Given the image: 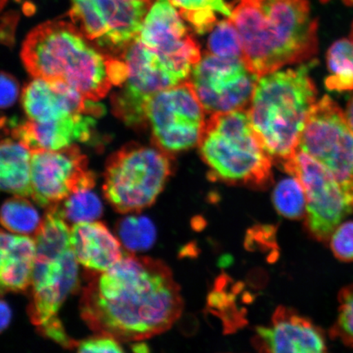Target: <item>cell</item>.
<instances>
[{
	"mask_svg": "<svg viewBox=\"0 0 353 353\" xmlns=\"http://www.w3.org/2000/svg\"><path fill=\"white\" fill-rule=\"evenodd\" d=\"M8 2V0H0V11L3 10L4 6H6V3Z\"/></svg>",
	"mask_w": 353,
	"mask_h": 353,
	"instance_id": "36",
	"label": "cell"
},
{
	"mask_svg": "<svg viewBox=\"0 0 353 353\" xmlns=\"http://www.w3.org/2000/svg\"><path fill=\"white\" fill-rule=\"evenodd\" d=\"M254 345L267 352H323V335L310 321L288 307L276 308L272 323L256 330Z\"/></svg>",
	"mask_w": 353,
	"mask_h": 353,
	"instance_id": "17",
	"label": "cell"
},
{
	"mask_svg": "<svg viewBox=\"0 0 353 353\" xmlns=\"http://www.w3.org/2000/svg\"><path fill=\"white\" fill-rule=\"evenodd\" d=\"M352 41H353V24H352V32H351V38Z\"/></svg>",
	"mask_w": 353,
	"mask_h": 353,
	"instance_id": "38",
	"label": "cell"
},
{
	"mask_svg": "<svg viewBox=\"0 0 353 353\" xmlns=\"http://www.w3.org/2000/svg\"><path fill=\"white\" fill-rule=\"evenodd\" d=\"M273 203L278 213L290 219H299L306 213V195L299 181L290 176L280 181L273 192Z\"/></svg>",
	"mask_w": 353,
	"mask_h": 353,
	"instance_id": "26",
	"label": "cell"
},
{
	"mask_svg": "<svg viewBox=\"0 0 353 353\" xmlns=\"http://www.w3.org/2000/svg\"><path fill=\"white\" fill-rule=\"evenodd\" d=\"M79 309L94 332L139 341L169 330L182 314L183 300L164 262L130 254L108 271L92 272Z\"/></svg>",
	"mask_w": 353,
	"mask_h": 353,
	"instance_id": "1",
	"label": "cell"
},
{
	"mask_svg": "<svg viewBox=\"0 0 353 353\" xmlns=\"http://www.w3.org/2000/svg\"><path fill=\"white\" fill-rule=\"evenodd\" d=\"M140 41L184 79L201 59L200 46L170 0H157L145 16Z\"/></svg>",
	"mask_w": 353,
	"mask_h": 353,
	"instance_id": "15",
	"label": "cell"
},
{
	"mask_svg": "<svg viewBox=\"0 0 353 353\" xmlns=\"http://www.w3.org/2000/svg\"><path fill=\"white\" fill-rule=\"evenodd\" d=\"M322 1H328V0H322ZM347 6H353V0H343Z\"/></svg>",
	"mask_w": 353,
	"mask_h": 353,
	"instance_id": "37",
	"label": "cell"
},
{
	"mask_svg": "<svg viewBox=\"0 0 353 353\" xmlns=\"http://www.w3.org/2000/svg\"><path fill=\"white\" fill-rule=\"evenodd\" d=\"M74 348L79 352H123L120 341L107 335L99 334L98 336L76 342Z\"/></svg>",
	"mask_w": 353,
	"mask_h": 353,
	"instance_id": "31",
	"label": "cell"
},
{
	"mask_svg": "<svg viewBox=\"0 0 353 353\" xmlns=\"http://www.w3.org/2000/svg\"><path fill=\"white\" fill-rule=\"evenodd\" d=\"M121 57L125 61L128 73L121 90L112 94L113 113L127 125L142 127L148 121V107L153 97L185 79L139 38L130 44Z\"/></svg>",
	"mask_w": 353,
	"mask_h": 353,
	"instance_id": "10",
	"label": "cell"
},
{
	"mask_svg": "<svg viewBox=\"0 0 353 353\" xmlns=\"http://www.w3.org/2000/svg\"><path fill=\"white\" fill-rule=\"evenodd\" d=\"M70 242L78 263L92 272L108 271L123 258L121 241L103 223H74Z\"/></svg>",
	"mask_w": 353,
	"mask_h": 353,
	"instance_id": "19",
	"label": "cell"
},
{
	"mask_svg": "<svg viewBox=\"0 0 353 353\" xmlns=\"http://www.w3.org/2000/svg\"><path fill=\"white\" fill-rule=\"evenodd\" d=\"M208 50V54L219 57L243 59L241 37L230 19L218 22L211 30Z\"/></svg>",
	"mask_w": 353,
	"mask_h": 353,
	"instance_id": "28",
	"label": "cell"
},
{
	"mask_svg": "<svg viewBox=\"0 0 353 353\" xmlns=\"http://www.w3.org/2000/svg\"><path fill=\"white\" fill-rule=\"evenodd\" d=\"M314 61L259 79L250 103L252 125L264 148L281 162L296 152L317 91L310 77Z\"/></svg>",
	"mask_w": 353,
	"mask_h": 353,
	"instance_id": "5",
	"label": "cell"
},
{
	"mask_svg": "<svg viewBox=\"0 0 353 353\" xmlns=\"http://www.w3.org/2000/svg\"><path fill=\"white\" fill-rule=\"evenodd\" d=\"M330 239L335 257L344 262L353 261V222L339 224Z\"/></svg>",
	"mask_w": 353,
	"mask_h": 353,
	"instance_id": "30",
	"label": "cell"
},
{
	"mask_svg": "<svg viewBox=\"0 0 353 353\" xmlns=\"http://www.w3.org/2000/svg\"><path fill=\"white\" fill-rule=\"evenodd\" d=\"M21 103L29 120L37 122L56 121L73 114L99 117L105 113L103 105L85 99L66 83L37 78L24 88Z\"/></svg>",
	"mask_w": 353,
	"mask_h": 353,
	"instance_id": "16",
	"label": "cell"
},
{
	"mask_svg": "<svg viewBox=\"0 0 353 353\" xmlns=\"http://www.w3.org/2000/svg\"><path fill=\"white\" fill-rule=\"evenodd\" d=\"M285 170L301 183L306 195V225L317 241L329 240L353 205L336 179L321 163L297 149L282 162Z\"/></svg>",
	"mask_w": 353,
	"mask_h": 353,
	"instance_id": "11",
	"label": "cell"
},
{
	"mask_svg": "<svg viewBox=\"0 0 353 353\" xmlns=\"http://www.w3.org/2000/svg\"><path fill=\"white\" fill-rule=\"evenodd\" d=\"M117 232L123 245L132 253L151 248L157 236L156 227L145 216H128L122 219L117 224Z\"/></svg>",
	"mask_w": 353,
	"mask_h": 353,
	"instance_id": "25",
	"label": "cell"
},
{
	"mask_svg": "<svg viewBox=\"0 0 353 353\" xmlns=\"http://www.w3.org/2000/svg\"><path fill=\"white\" fill-rule=\"evenodd\" d=\"M92 188L82 189L72 194L59 205L61 214L70 222L79 223L92 222L103 214V204Z\"/></svg>",
	"mask_w": 353,
	"mask_h": 353,
	"instance_id": "27",
	"label": "cell"
},
{
	"mask_svg": "<svg viewBox=\"0 0 353 353\" xmlns=\"http://www.w3.org/2000/svg\"><path fill=\"white\" fill-rule=\"evenodd\" d=\"M334 333L353 347V285L343 289L339 294V317Z\"/></svg>",
	"mask_w": 353,
	"mask_h": 353,
	"instance_id": "29",
	"label": "cell"
},
{
	"mask_svg": "<svg viewBox=\"0 0 353 353\" xmlns=\"http://www.w3.org/2000/svg\"><path fill=\"white\" fill-rule=\"evenodd\" d=\"M229 19L239 33L243 60L259 78L316 54L317 22L307 0H241Z\"/></svg>",
	"mask_w": 353,
	"mask_h": 353,
	"instance_id": "2",
	"label": "cell"
},
{
	"mask_svg": "<svg viewBox=\"0 0 353 353\" xmlns=\"http://www.w3.org/2000/svg\"><path fill=\"white\" fill-rule=\"evenodd\" d=\"M298 149L324 165L353 205V132L345 114L325 95L312 108Z\"/></svg>",
	"mask_w": 353,
	"mask_h": 353,
	"instance_id": "8",
	"label": "cell"
},
{
	"mask_svg": "<svg viewBox=\"0 0 353 353\" xmlns=\"http://www.w3.org/2000/svg\"><path fill=\"white\" fill-rule=\"evenodd\" d=\"M12 319V312L6 302L0 299V333L7 329Z\"/></svg>",
	"mask_w": 353,
	"mask_h": 353,
	"instance_id": "33",
	"label": "cell"
},
{
	"mask_svg": "<svg viewBox=\"0 0 353 353\" xmlns=\"http://www.w3.org/2000/svg\"><path fill=\"white\" fill-rule=\"evenodd\" d=\"M170 2L199 34L213 29L218 23V15L230 19L232 13L226 0H170Z\"/></svg>",
	"mask_w": 353,
	"mask_h": 353,
	"instance_id": "22",
	"label": "cell"
},
{
	"mask_svg": "<svg viewBox=\"0 0 353 353\" xmlns=\"http://www.w3.org/2000/svg\"><path fill=\"white\" fill-rule=\"evenodd\" d=\"M69 16L104 54L121 55L139 38L152 0H70Z\"/></svg>",
	"mask_w": 353,
	"mask_h": 353,
	"instance_id": "9",
	"label": "cell"
},
{
	"mask_svg": "<svg viewBox=\"0 0 353 353\" xmlns=\"http://www.w3.org/2000/svg\"><path fill=\"white\" fill-rule=\"evenodd\" d=\"M96 121L85 114H73L59 120L37 122L32 120L15 123L11 135L30 152L59 150L74 143H86L95 132Z\"/></svg>",
	"mask_w": 353,
	"mask_h": 353,
	"instance_id": "18",
	"label": "cell"
},
{
	"mask_svg": "<svg viewBox=\"0 0 353 353\" xmlns=\"http://www.w3.org/2000/svg\"><path fill=\"white\" fill-rule=\"evenodd\" d=\"M32 153V198L39 205L51 208L79 190L94 188L96 176L77 145Z\"/></svg>",
	"mask_w": 353,
	"mask_h": 353,
	"instance_id": "14",
	"label": "cell"
},
{
	"mask_svg": "<svg viewBox=\"0 0 353 353\" xmlns=\"http://www.w3.org/2000/svg\"><path fill=\"white\" fill-rule=\"evenodd\" d=\"M345 114L346 120L348 125L350 126L352 131L353 132V97L350 101H348Z\"/></svg>",
	"mask_w": 353,
	"mask_h": 353,
	"instance_id": "34",
	"label": "cell"
},
{
	"mask_svg": "<svg viewBox=\"0 0 353 353\" xmlns=\"http://www.w3.org/2000/svg\"><path fill=\"white\" fill-rule=\"evenodd\" d=\"M21 57L34 78L63 82L88 100L99 101L113 86L116 57L92 46L68 21H48L37 26L26 37Z\"/></svg>",
	"mask_w": 353,
	"mask_h": 353,
	"instance_id": "3",
	"label": "cell"
},
{
	"mask_svg": "<svg viewBox=\"0 0 353 353\" xmlns=\"http://www.w3.org/2000/svg\"><path fill=\"white\" fill-rule=\"evenodd\" d=\"M37 256L28 315L39 332L60 345L73 348L77 341L65 333L59 311L78 289V261L70 242V229L59 205L48 209L35 233Z\"/></svg>",
	"mask_w": 353,
	"mask_h": 353,
	"instance_id": "4",
	"label": "cell"
},
{
	"mask_svg": "<svg viewBox=\"0 0 353 353\" xmlns=\"http://www.w3.org/2000/svg\"><path fill=\"white\" fill-rule=\"evenodd\" d=\"M330 77L325 86L338 92L353 90V41L343 39L330 48L327 54Z\"/></svg>",
	"mask_w": 353,
	"mask_h": 353,
	"instance_id": "24",
	"label": "cell"
},
{
	"mask_svg": "<svg viewBox=\"0 0 353 353\" xmlns=\"http://www.w3.org/2000/svg\"><path fill=\"white\" fill-rule=\"evenodd\" d=\"M205 112L190 81L157 92L147 117L158 148L169 152L192 148L204 129Z\"/></svg>",
	"mask_w": 353,
	"mask_h": 353,
	"instance_id": "12",
	"label": "cell"
},
{
	"mask_svg": "<svg viewBox=\"0 0 353 353\" xmlns=\"http://www.w3.org/2000/svg\"><path fill=\"white\" fill-rule=\"evenodd\" d=\"M259 79L243 59L207 52L194 66L190 81L205 112L214 114L245 108Z\"/></svg>",
	"mask_w": 353,
	"mask_h": 353,
	"instance_id": "13",
	"label": "cell"
},
{
	"mask_svg": "<svg viewBox=\"0 0 353 353\" xmlns=\"http://www.w3.org/2000/svg\"><path fill=\"white\" fill-rule=\"evenodd\" d=\"M41 223L37 210L26 197L8 199L0 209V223L12 233L34 236Z\"/></svg>",
	"mask_w": 353,
	"mask_h": 353,
	"instance_id": "23",
	"label": "cell"
},
{
	"mask_svg": "<svg viewBox=\"0 0 353 353\" xmlns=\"http://www.w3.org/2000/svg\"><path fill=\"white\" fill-rule=\"evenodd\" d=\"M20 94L19 83L11 74L0 72V109L14 105Z\"/></svg>",
	"mask_w": 353,
	"mask_h": 353,
	"instance_id": "32",
	"label": "cell"
},
{
	"mask_svg": "<svg viewBox=\"0 0 353 353\" xmlns=\"http://www.w3.org/2000/svg\"><path fill=\"white\" fill-rule=\"evenodd\" d=\"M16 122L14 121H8L6 117L0 116V132L10 131L8 127H12Z\"/></svg>",
	"mask_w": 353,
	"mask_h": 353,
	"instance_id": "35",
	"label": "cell"
},
{
	"mask_svg": "<svg viewBox=\"0 0 353 353\" xmlns=\"http://www.w3.org/2000/svg\"><path fill=\"white\" fill-rule=\"evenodd\" d=\"M35 256L34 238L0 229V294L21 292L32 285Z\"/></svg>",
	"mask_w": 353,
	"mask_h": 353,
	"instance_id": "20",
	"label": "cell"
},
{
	"mask_svg": "<svg viewBox=\"0 0 353 353\" xmlns=\"http://www.w3.org/2000/svg\"><path fill=\"white\" fill-rule=\"evenodd\" d=\"M212 178L224 183L263 188L272 179V159L243 108L211 114L199 140Z\"/></svg>",
	"mask_w": 353,
	"mask_h": 353,
	"instance_id": "6",
	"label": "cell"
},
{
	"mask_svg": "<svg viewBox=\"0 0 353 353\" xmlns=\"http://www.w3.org/2000/svg\"><path fill=\"white\" fill-rule=\"evenodd\" d=\"M171 166L161 149L126 145L105 164L104 196L119 213H139L152 205L164 190Z\"/></svg>",
	"mask_w": 353,
	"mask_h": 353,
	"instance_id": "7",
	"label": "cell"
},
{
	"mask_svg": "<svg viewBox=\"0 0 353 353\" xmlns=\"http://www.w3.org/2000/svg\"><path fill=\"white\" fill-rule=\"evenodd\" d=\"M32 157L14 137L0 138V192L32 197Z\"/></svg>",
	"mask_w": 353,
	"mask_h": 353,
	"instance_id": "21",
	"label": "cell"
},
{
	"mask_svg": "<svg viewBox=\"0 0 353 353\" xmlns=\"http://www.w3.org/2000/svg\"><path fill=\"white\" fill-rule=\"evenodd\" d=\"M127 1H130V0H127Z\"/></svg>",
	"mask_w": 353,
	"mask_h": 353,
	"instance_id": "39",
	"label": "cell"
}]
</instances>
